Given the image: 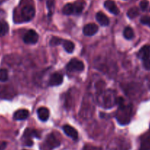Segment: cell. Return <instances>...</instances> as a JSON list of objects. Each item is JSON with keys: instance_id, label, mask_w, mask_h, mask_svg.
<instances>
[{"instance_id": "obj_5", "label": "cell", "mask_w": 150, "mask_h": 150, "mask_svg": "<svg viewBox=\"0 0 150 150\" xmlns=\"http://www.w3.org/2000/svg\"><path fill=\"white\" fill-rule=\"evenodd\" d=\"M84 63L76 58L71 60L66 65V69L70 72L82 71L84 70Z\"/></svg>"}, {"instance_id": "obj_20", "label": "cell", "mask_w": 150, "mask_h": 150, "mask_svg": "<svg viewBox=\"0 0 150 150\" xmlns=\"http://www.w3.org/2000/svg\"><path fill=\"white\" fill-rule=\"evenodd\" d=\"M9 30V26L5 21H0V37L5 36Z\"/></svg>"}, {"instance_id": "obj_30", "label": "cell", "mask_w": 150, "mask_h": 150, "mask_svg": "<svg viewBox=\"0 0 150 150\" xmlns=\"http://www.w3.org/2000/svg\"><path fill=\"white\" fill-rule=\"evenodd\" d=\"M149 7V2L147 0H142L140 2V8L142 11H146Z\"/></svg>"}, {"instance_id": "obj_13", "label": "cell", "mask_w": 150, "mask_h": 150, "mask_svg": "<svg viewBox=\"0 0 150 150\" xmlns=\"http://www.w3.org/2000/svg\"><path fill=\"white\" fill-rule=\"evenodd\" d=\"M30 115V112L26 109H21L16 111L13 114V119L15 120H24L27 119Z\"/></svg>"}, {"instance_id": "obj_21", "label": "cell", "mask_w": 150, "mask_h": 150, "mask_svg": "<svg viewBox=\"0 0 150 150\" xmlns=\"http://www.w3.org/2000/svg\"><path fill=\"white\" fill-rule=\"evenodd\" d=\"M123 34L125 38L127 40L132 39V38H133L134 37L133 30H132L130 27H127L125 29V30H124Z\"/></svg>"}, {"instance_id": "obj_9", "label": "cell", "mask_w": 150, "mask_h": 150, "mask_svg": "<svg viewBox=\"0 0 150 150\" xmlns=\"http://www.w3.org/2000/svg\"><path fill=\"white\" fill-rule=\"evenodd\" d=\"M104 6L111 13L114 15H118L119 13V9L112 0H106L104 3Z\"/></svg>"}, {"instance_id": "obj_16", "label": "cell", "mask_w": 150, "mask_h": 150, "mask_svg": "<svg viewBox=\"0 0 150 150\" xmlns=\"http://www.w3.org/2000/svg\"><path fill=\"white\" fill-rule=\"evenodd\" d=\"M96 19L102 26H108L110 23L109 18L102 12H98L96 13Z\"/></svg>"}, {"instance_id": "obj_32", "label": "cell", "mask_w": 150, "mask_h": 150, "mask_svg": "<svg viewBox=\"0 0 150 150\" xmlns=\"http://www.w3.org/2000/svg\"><path fill=\"white\" fill-rule=\"evenodd\" d=\"M149 88H150V79H149Z\"/></svg>"}, {"instance_id": "obj_33", "label": "cell", "mask_w": 150, "mask_h": 150, "mask_svg": "<svg viewBox=\"0 0 150 150\" xmlns=\"http://www.w3.org/2000/svg\"><path fill=\"white\" fill-rule=\"evenodd\" d=\"M2 1H3V0H0V2H2Z\"/></svg>"}, {"instance_id": "obj_29", "label": "cell", "mask_w": 150, "mask_h": 150, "mask_svg": "<svg viewBox=\"0 0 150 150\" xmlns=\"http://www.w3.org/2000/svg\"><path fill=\"white\" fill-rule=\"evenodd\" d=\"M143 66L146 70H150V56L143 60Z\"/></svg>"}, {"instance_id": "obj_8", "label": "cell", "mask_w": 150, "mask_h": 150, "mask_svg": "<svg viewBox=\"0 0 150 150\" xmlns=\"http://www.w3.org/2000/svg\"><path fill=\"white\" fill-rule=\"evenodd\" d=\"M99 30L98 26L96 24L90 23V24H86L83 28V33L85 35L87 36H92L96 34Z\"/></svg>"}, {"instance_id": "obj_23", "label": "cell", "mask_w": 150, "mask_h": 150, "mask_svg": "<svg viewBox=\"0 0 150 150\" xmlns=\"http://www.w3.org/2000/svg\"><path fill=\"white\" fill-rule=\"evenodd\" d=\"M138 15H139V10L136 7H133L127 11V16L129 18H134Z\"/></svg>"}, {"instance_id": "obj_1", "label": "cell", "mask_w": 150, "mask_h": 150, "mask_svg": "<svg viewBox=\"0 0 150 150\" xmlns=\"http://www.w3.org/2000/svg\"><path fill=\"white\" fill-rule=\"evenodd\" d=\"M117 104L119 105V109L116 112V119L120 125H127L130 122L132 116V106L131 105H126L122 97L118 98Z\"/></svg>"}, {"instance_id": "obj_6", "label": "cell", "mask_w": 150, "mask_h": 150, "mask_svg": "<svg viewBox=\"0 0 150 150\" xmlns=\"http://www.w3.org/2000/svg\"><path fill=\"white\" fill-rule=\"evenodd\" d=\"M23 40L24 42L27 44H34L38 41V35L35 30H30L24 35Z\"/></svg>"}, {"instance_id": "obj_28", "label": "cell", "mask_w": 150, "mask_h": 150, "mask_svg": "<svg viewBox=\"0 0 150 150\" xmlns=\"http://www.w3.org/2000/svg\"><path fill=\"white\" fill-rule=\"evenodd\" d=\"M83 150H102L101 147L95 146H92L91 144H87L83 147Z\"/></svg>"}, {"instance_id": "obj_2", "label": "cell", "mask_w": 150, "mask_h": 150, "mask_svg": "<svg viewBox=\"0 0 150 150\" xmlns=\"http://www.w3.org/2000/svg\"><path fill=\"white\" fill-rule=\"evenodd\" d=\"M118 98L115 91L112 90H108L104 91L98 97V102L100 105L105 108H110L117 104Z\"/></svg>"}, {"instance_id": "obj_19", "label": "cell", "mask_w": 150, "mask_h": 150, "mask_svg": "<svg viewBox=\"0 0 150 150\" xmlns=\"http://www.w3.org/2000/svg\"><path fill=\"white\" fill-rule=\"evenodd\" d=\"M62 45H63L65 50L69 53H71L74 51V44L71 41H67V40L63 39V42H62Z\"/></svg>"}, {"instance_id": "obj_7", "label": "cell", "mask_w": 150, "mask_h": 150, "mask_svg": "<svg viewBox=\"0 0 150 150\" xmlns=\"http://www.w3.org/2000/svg\"><path fill=\"white\" fill-rule=\"evenodd\" d=\"M63 81V75L61 74L58 73V72H55L53 73L50 76V80H49V86H60L62 84Z\"/></svg>"}, {"instance_id": "obj_3", "label": "cell", "mask_w": 150, "mask_h": 150, "mask_svg": "<svg viewBox=\"0 0 150 150\" xmlns=\"http://www.w3.org/2000/svg\"><path fill=\"white\" fill-rule=\"evenodd\" d=\"M20 21L22 22H27L30 21L34 18L35 14V10L34 6L31 4H25L20 8Z\"/></svg>"}, {"instance_id": "obj_4", "label": "cell", "mask_w": 150, "mask_h": 150, "mask_svg": "<svg viewBox=\"0 0 150 150\" xmlns=\"http://www.w3.org/2000/svg\"><path fill=\"white\" fill-rule=\"evenodd\" d=\"M60 144V141L54 135V134L50 133L47 135L45 141L40 146L41 150H52L56 147L59 146Z\"/></svg>"}, {"instance_id": "obj_12", "label": "cell", "mask_w": 150, "mask_h": 150, "mask_svg": "<svg viewBox=\"0 0 150 150\" xmlns=\"http://www.w3.org/2000/svg\"><path fill=\"white\" fill-rule=\"evenodd\" d=\"M38 116L39 118V119L42 122H46L48 120L49 116H50V111H49L48 108H44V107H41V108H38L37 110Z\"/></svg>"}, {"instance_id": "obj_24", "label": "cell", "mask_w": 150, "mask_h": 150, "mask_svg": "<svg viewBox=\"0 0 150 150\" xmlns=\"http://www.w3.org/2000/svg\"><path fill=\"white\" fill-rule=\"evenodd\" d=\"M8 80V71L5 69H0V81L5 82Z\"/></svg>"}, {"instance_id": "obj_27", "label": "cell", "mask_w": 150, "mask_h": 150, "mask_svg": "<svg viewBox=\"0 0 150 150\" xmlns=\"http://www.w3.org/2000/svg\"><path fill=\"white\" fill-rule=\"evenodd\" d=\"M141 22L143 24H146L150 27V16H144L141 17Z\"/></svg>"}, {"instance_id": "obj_22", "label": "cell", "mask_w": 150, "mask_h": 150, "mask_svg": "<svg viewBox=\"0 0 150 150\" xmlns=\"http://www.w3.org/2000/svg\"><path fill=\"white\" fill-rule=\"evenodd\" d=\"M63 13L65 15H71L74 13V6L73 4L68 3L63 7Z\"/></svg>"}, {"instance_id": "obj_14", "label": "cell", "mask_w": 150, "mask_h": 150, "mask_svg": "<svg viewBox=\"0 0 150 150\" xmlns=\"http://www.w3.org/2000/svg\"><path fill=\"white\" fill-rule=\"evenodd\" d=\"M150 56V45H145L138 51V57L142 60Z\"/></svg>"}, {"instance_id": "obj_25", "label": "cell", "mask_w": 150, "mask_h": 150, "mask_svg": "<svg viewBox=\"0 0 150 150\" xmlns=\"http://www.w3.org/2000/svg\"><path fill=\"white\" fill-rule=\"evenodd\" d=\"M63 39L57 37H52L51 38L50 41V46H52V47H55V46L59 45V44H62Z\"/></svg>"}, {"instance_id": "obj_26", "label": "cell", "mask_w": 150, "mask_h": 150, "mask_svg": "<svg viewBox=\"0 0 150 150\" xmlns=\"http://www.w3.org/2000/svg\"><path fill=\"white\" fill-rule=\"evenodd\" d=\"M54 6V0H47V8L49 10V16H51L53 13Z\"/></svg>"}, {"instance_id": "obj_31", "label": "cell", "mask_w": 150, "mask_h": 150, "mask_svg": "<svg viewBox=\"0 0 150 150\" xmlns=\"http://www.w3.org/2000/svg\"><path fill=\"white\" fill-rule=\"evenodd\" d=\"M7 146V143L3 141V142H0V150H5Z\"/></svg>"}, {"instance_id": "obj_11", "label": "cell", "mask_w": 150, "mask_h": 150, "mask_svg": "<svg viewBox=\"0 0 150 150\" xmlns=\"http://www.w3.org/2000/svg\"><path fill=\"white\" fill-rule=\"evenodd\" d=\"M63 129L66 135L71 138L73 140H77L78 138V132L73 127L70 126V125H64Z\"/></svg>"}, {"instance_id": "obj_15", "label": "cell", "mask_w": 150, "mask_h": 150, "mask_svg": "<svg viewBox=\"0 0 150 150\" xmlns=\"http://www.w3.org/2000/svg\"><path fill=\"white\" fill-rule=\"evenodd\" d=\"M74 6V13L79 14L83 12V9H84L85 6H86V2L84 0H78L77 2H75L73 4Z\"/></svg>"}, {"instance_id": "obj_10", "label": "cell", "mask_w": 150, "mask_h": 150, "mask_svg": "<svg viewBox=\"0 0 150 150\" xmlns=\"http://www.w3.org/2000/svg\"><path fill=\"white\" fill-rule=\"evenodd\" d=\"M15 94L16 92L14 91L13 88L9 87V86H3V88L0 91V97L5 98L7 99L13 97Z\"/></svg>"}, {"instance_id": "obj_18", "label": "cell", "mask_w": 150, "mask_h": 150, "mask_svg": "<svg viewBox=\"0 0 150 150\" xmlns=\"http://www.w3.org/2000/svg\"><path fill=\"white\" fill-rule=\"evenodd\" d=\"M140 150H150V133L143 137Z\"/></svg>"}, {"instance_id": "obj_17", "label": "cell", "mask_w": 150, "mask_h": 150, "mask_svg": "<svg viewBox=\"0 0 150 150\" xmlns=\"http://www.w3.org/2000/svg\"><path fill=\"white\" fill-rule=\"evenodd\" d=\"M33 137H34V138H40L39 133H38V131L35 130V129L27 128L24 133V138L25 140L31 139V138H33Z\"/></svg>"}]
</instances>
